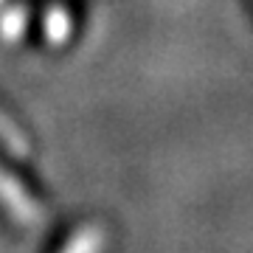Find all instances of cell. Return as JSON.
<instances>
[{
  "label": "cell",
  "instance_id": "3957f363",
  "mask_svg": "<svg viewBox=\"0 0 253 253\" xmlns=\"http://www.w3.org/2000/svg\"><path fill=\"white\" fill-rule=\"evenodd\" d=\"M0 138H3V144H6V149L14 155H28V141H26V132H20L17 124L11 121V118H6L3 113H0Z\"/></svg>",
  "mask_w": 253,
  "mask_h": 253
},
{
  "label": "cell",
  "instance_id": "6da1fadb",
  "mask_svg": "<svg viewBox=\"0 0 253 253\" xmlns=\"http://www.w3.org/2000/svg\"><path fill=\"white\" fill-rule=\"evenodd\" d=\"M0 206L9 211L11 219L23 222L26 228H34L45 219V211L37 203L31 194H28L26 186H20L17 177L9 174L6 169H0Z\"/></svg>",
  "mask_w": 253,
  "mask_h": 253
},
{
  "label": "cell",
  "instance_id": "7a4b0ae2",
  "mask_svg": "<svg viewBox=\"0 0 253 253\" xmlns=\"http://www.w3.org/2000/svg\"><path fill=\"white\" fill-rule=\"evenodd\" d=\"M104 245H107V231L99 222H93V225H82L68 239L62 253H104Z\"/></svg>",
  "mask_w": 253,
  "mask_h": 253
}]
</instances>
